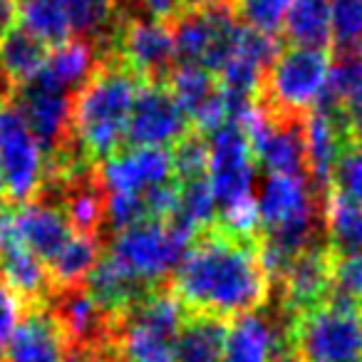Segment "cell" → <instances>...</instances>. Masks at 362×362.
<instances>
[{
	"instance_id": "cell-1",
	"label": "cell",
	"mask_w": 362,
	"mask_h": 362,
	"mask_svg": "<svg viewBox=\"0 0 362 362\" xmlns=\"http://www.w3.org/2000/svg\"><path fill=\"white\" fill-rule=\"evenodd\" d=\"M169 291L192 315L236 320L271 300V281L261 261V236H238L216 223L194 233L169 278Z\"/></svg>"
},
{
	"instance_id": "cell-2",
	"label": "cell",
	"mask_w": 362,
	"mask_h": 362,
	"mask_svg": "<svg viewBox=\"0 0 362 362\" xmlns=\"http://www.w3.org/2000/svg\"><path fill=\"white\" fill-rule=\"evenodd\" d=\"M144 85L141 77L110 50H102L100 65L72 102V141L100 166L124 146L132 105Z\"/></svg>"
},
{
	"instance_id": "cell-3",
	"label": "cell",
	"mask_w": 362,
	"mask_h": 362,
	"mask_svg": "<svg viewBox=\"0 0 362 362\" xmlns=\"http://www.w3.org/2000/svg\"><path fill=\"white\" fill-rule=\"evenodd\" d=\"M293 362H362V305L332 291L327 300L288 317Z\"/></svg>"
},
{
	"instance_id": "cell-4",
	"label": "cell",
	"mask_w": 362,
	"mask_h": 362,
	"mask_svg": "<svg viewBox=\"0 0 362 362\" xmlns=\"http://www.w3.org/2000/svg\"><path fill=\"white\" fill-rule=\"evenodd\" d=\"M187 310L169 286L154 291L127 313L112 315L115 362H176V335Z\"/></svg>"
},
{
	"instance_id": "cell-5",
	"label": "cell",
	"mask_w": 362,
	"mask_h": 362,
	"mask_svg": "<svg viewBox=\"0 0 362 362\" xmlns=\"http://www.w3.org/2000/svg\"><path fill=\"white\" fill-rule=\"evenodd\" d=\"M332 50L283 45L261 77L253 102L268 115L308 117L327 85Z\"/></svg>"
},
{
	"instance_id": "cell-6",
	"label": "cell",
	"mask_w": 362,
	"mask_h": 362,
	"mask_svg": "<svg viewBox=\"0 0 362 362\" xmlns=\"http://www.w3.org/2000/svg\"><path fill=\"white\" fill-rule=\"evenodd\" d=\"M169 28L174 35L176 62L199 65L216 77L233 55L241 33V23L233 13L231 0L184 8L169 23Z\"/></svg>"
},
{
	"instance_id": "cell-7",
	"label": "cell",
	"mask_w": 362,
	"mask_h": 362,
	"mask_svg": "<svg viewBox=\"0 0 362 362\" xmlns=\"http://www.w3.org/2000/svg\"><path fill=\"white\" fill-rule=\"evenodd\" d=\"M192 238L171 221H141L112 233L105 251L119 266L156 286H166Z\"/></svg>"
},
{
	"instance_id": "cell-8",
	"label": "cell",
	"mask_w": 362,
	"mask_h": 362,
	"mask_svg": "<svg viewBox=\"0 0 362 362\" xmlns=\"http://www.w3.org/2000/svg\"><path fill=\"white\" fill-rule=\"evenodd\" d=\"M0 179L6 206L33 202L45 181L42 149L11 100L0 102Z\"/></svg>"
},
{
	"instance_id": "cell-9",
	"label": "cell",
	"mask_w": 362,
	"mask_h": 362,
	"mask_svg": "<svg viewBox=\"0 0 362 362\" xmlns=\"http://www.w3.org/2000/svg\"><path fill=\"white\" fill-rule=\"evenodd\" d=\"M105 50L119 55L141 82H166L169 72L176 67L174 35L166 23L149 21L144 16L119 13Z\"/></svg>"
},
{
	"instance_id": "cell-10",
	"label": "cell",
	"mask_w": 362,
	"mask_h": 362,
	"mask_svg": "<svg viewBox=\"0 0 362 362\" xmlns=\"http://www.w3.org/2000/svg\"><path fill=\"white\" fill-rule=\"evenodd\" d=\"M11 102L25 119L33 136L37 139L45 159L70 144L72 102H75L72 92L52 85L50 80H45L37 72L33 80H28L25 85H18L13 90Z\"/></svg>"
},
{
	"instance_id": "cell-11",
	"label": "cell",
	"mask_w": 362,
	"mask_h": 362,
	"mask_svg": "<svg viewBox=\"0 0 362 362\" xmlns=\"http://www.w3.org/2000/svg\"><path fill=\"white\" fill-rule=\"evenodd\" d=\"M253 171L256 156L243 127L226 122L209 134V181L221 211L253 199Z\"/></svg>"
},
{
	"instance_id": "cell-12",
	"label": "cell",
	"mask_w": 362,
	"mask_h": 362,
	"mask_svg": "<svg viewBox=\"0 0 362 362\" xmlns=\"http://www.w3.org/2000/svg\"><path fill=\"white\" fill-rule=\"evenodd\" d=\"M192 129V122L174 100L166 82H144L132 105L127 122L124 146H166L181 139Z\"/></svg>"
},
{
	"instance_id": "cell-13",
	"label": "cell",
	"mask_w": 362,
	"mask_h": 362,
	"mask_svg": "<svg viewBox=\"0 0 362 362\" xmlns=\"http://www.w3.org/2000/svg\"><path fill=\"white\" fill-rule=\"evenodd\" d=\"M332 266H335V253L327 241L298 253L271 286V296L273 291L278 293V308L288 317H298L327 300L335 288Z\"/></svg>"
},
{
	"instance_id": "cell-14",
	"label": "cell",
	"mask_w": 362,
	"mask_h": 362,
	"mask_svg": "<svg viewBox=\"0 0 362 362\" xmlns=\"http://www.w3.org/2000/svg\"><path fill=\"white\" fill-rule=\"evenodd\" d=\"M107 194L141 197L149 189L174 181L171 151L166 146H129L97 166Z\"/></svg>"
},
{
	"instance_id": "cell-15",
	"label": "cell",
	"mask_w": 362,
	"mask_h": 362,
	"mask_svg": "<svg viewBox=\"0 0 362 362\" xmlns=\"http://www.w3.org/2000/svg\"><path fill=\"white\" fill-rule=\"evenodd\" d=\"M13 226L18 238L30 253H35L42 263H52L67 243L75 238L65 211L50 199H33L21 206H11Z\"/></svg>"
},
{
	"instance_id": "cell-16",
	"label": "cell",
	"mask_w": 362,
	"mask_h": 362,
	"mask_svg": "<svg viewBox=\"0 0 362 362\" xmlns=\"http://www.w3.org/2000/svg\"><path fill=\"white\" fill-rule=\"evenodd\" d=\"M67 340L45 303L23 308L21 322L6 345L3 362H65Z\"/></svg>"
},
{
	"instance_id": "cell-17",
	"label": "cell",
	"mask_w": 362,
	"mask_h": 362,
	"mask_svg": "<svg viewBox=\"0 0 362 362\" xmlns=\"http://www.w3.org/2000/svg\"><path fill=\"white\" fill-rule=\"evenodd\" d=\"M258 202V221L261 231H271L313 209L325 206V199L313 189V184L303 176L268 174Z\"/></svg>"
},
{
	"instance_id": "cell-18",
	"label": "cell",
	"mask_w": 362,
	"mask_h": 362,
	"mask_svg": "<svg viewBox=\"0 0 362 362\" xmlns=\"http://www.w3.org/2000/svg\"><path fill=\"white\" fill-rule=\"evenodd\" d=\"M87 291L92 293L97 303L105 308L110 315H119L127 313L129 308H134L136 303H141L144 298H149L154 291L164 286H156L144 278L134 276L132 271H127L124 266L115 261L107 251H102V258L97 261V266L92 268V273L85 281ZM169 286V283H166Z\"/></svg>"
},
{
	"instance_id": "cell-19",
	"label": "cell",
	"mask_w": 362,
	"mask_h": 362,
	"mask_svg": "<svg viewBox=\"0 0 362 362\" xmlns=\"http://www.w3.org/2000/svg\"><path fill=\"white\" fill-rule=\"evenodd\" d=\"M100 57H102V47L95 40L72 37V40L55 47L47 55V62L40 70V75L45 80H50L52 85L77 95L82 90V85L92 77V72L97 70Z\"/></svg>"
},
{
	"instance_id": "cell-20",
	"label": "cell",
	"mask_w": 362,
	"mask_h": 362,
	"mask_svg": "<svg viewBox=\"0 0 362 362\" xmlns=\"http://www.w3.org/2000/svg\"><path fill=\"white\" fill-rule=\"evenodd\" d=\"M228 320L187 313L176 335V362H221Z\"/></svg>"
},
{
	"instance_id": "cell-21",
	"label": "cell",
	"mask_w": 362,
	"mask_h": 362,
	"mask_svg": "<svg viewBox=\"0 0 362 362\" xmlns=\"http://www.w3.org/2000/svg\"><path fill=\"white\" fill-rule=\"evenodd\" d=\"M47 55H50V47L18 23L6 35H0V75L13 87L33 80L45 67Z\"/></svg>"
},
{
	"instance_id": "cell-22",
	"label": "cell",
	"mask_w": 362,
	"mask_h": 362,
	"mask_svg": "<svg viewBox=\"0 0 362 362\" xmlns=\"http://www.w3.org/2000/svg\"><path fill=\"white\" fill-rule=\"evenodd\" d=\"M16 23L52 50L75 35L65 0H16Z\"/></svg>"
},
{
	"instance_id": "cell-23",
	"label": "cell",
	"mask_w": 362,
	"mask_h": 362,
	"mask_svg": "<svg viewBox=\"0 0 362 362\" xmlns=\"http://www.w3.org/2000/svg\"><path fill=\"white\" fill-rule=\"evenodd\" d=\"M283 28L291 45L330 50V0H291Z\"/></svg>"
},
{
	"instance_id": "cell-24",
	"label": "cell",
	"mask_w": 362,
	"mask_h": 362,
	"mask_svg": "<svg viewBox=\"0 0 362 362\" xmlns=\"http://www.w3.org/2000/svg\"><path fill=\"white\" fill-rule=\"evenodd\" d=\"M325 233L327 246L337 256L362 253V206L337 192L325 197Z\"/></svg>"
},
{
	"instance_id": "cell-25",
	"label": "cell",
	"mask_w": 362,
	"mask_h": 362,
	"mask_svg": "<svg viewBox=\"0 0 362 362\" xmlns=\"http://www.w3.org/2000/svg\"><path fill=\"white\" fill-rule=\"evenodd\" d=\"M102 251H105V241L75 233V238L62 248L60 256L52 263H47L52 288H67L85 283L87 276L92 273V268L102 258Z\"/></svg>"
},
{
	"instance_id": "cell-26",
	"label": "cell",
	"mask_w": 362,
	"mask_h": 362,
	"mask_svg": "<svg viewBox=\"0 0 362 362\" xmlns=\"http://www.w3.org/2000/svg\"><path fill=\"white\" fill-rule=\"evenodd\" d=\"M65 6L70 13L72 33L105 47L122 13V0H65Z\"/></svg>"
},
{
	"instance_id": "cell-27",
	"label": "cell",
	"mask_w": 362,
	"mask_h": 362,
	"mask_svg": "<svg viewBox=\"0 0 362 362\" xmlns=\"http://www.w3.org/2000/svg\"><path fill=\"white\" fill-rule=\"evenodd\" d=\"M322 97L330 100L332 105L342 107V110L362 105V57H360V50L335 52V55H332L330 75H327V85H325V90H322Z\"/></svg>"
},
{
	"instance_id": "cell-28",
	"label": "cell",
	"mask_w": 362,
	"mask_h": 362,
	"mask_svg": "<svg viewBox=\"0 0 362 362\" xmlns=\"http://www.w3.org/2000/svg\"><path fill=\"white\" fill-rule=\"evenodd\" d=\"M238 23L263 35L278 37L283 23H286L291 0H231Z\"/></svg>"
},
{
	"instance_id": "cell-29",
	"label": "cell",
	"mask_w": 362,
	"mask_h": 362,
	"mask_svg": "<svg viewBox=\"0 0 362 362\" xmlns=\"http://www.w3.org/2000/svg\"><path fill=\"white\" fill-rule=\"evenodd\" d=\"M362 45V0H330V47L350 52Z\"/></svg>"
},
{
	"instance_id": "cell-30",
	"label": "cell",
	"mask_w": 362,
	"mask_h": 362,
	"mask_svg": "<svg viewBox=\"0 0 362 362\" xmlns=\"http://www.w3.org/2000/svg\"><path fill=\"white\" fill-rule=\"evenodd\" d=\"M330 192L342 194L350 202L362 206V149L360 146H347L340 154L332 171Z\"/></svg>"
},
{
	"instance_id": "cell-31",
	"label": "cell",
	"mask_w": 362,
	"mask_h": 362,
	"mask_svg": "<svg viewBox=\"0 0 362 362\" xmlns=\"http://www.w3.org/2000/svg\"><path fill=\"white\" fill-rule=\"evenodd\" d=\"M332 283H335V288H332L335 293L362 303V253H347V256L335 253Z\"/></svg>"
},
{
	"instance_id": "cell-32",
	"label": "cell",
	"mask_w": 362,
	"mask_h": 362,
	"mask_svg": "<svg viewBox=\"0 0 362 362\" xmlns=\"http://www.w3.org/2000/svg\"><path fill=\"white\" fill-rule=\"evenodd\" d=\"M23 315V303L8 291V286L0 281V352L8 345L11 335L16 332L18 322Z\"/></svg>"
},
{
	"instance_id": "cell-33",
	"label": "cell",
	"mask_w": 362,
	"mask_h": 362,
	"mask_svg": "<svg viewBox=\"0 0 362 362\" xmlns=\"http://www.w3.org/2000/svg\"><path fill=\"white\" fill-rule=\"evenodd\" d=\"M122 3H129V6L139 8V13H144L149 21L166 23V25L187 8L184 0H122Z\"/></svg>"
},
{
	"instance_id": "cell-34",
	"label": "cell",
	"mask_w": 362,
	"mask_h": 362,
	"mask_svg": "<svg viewBox=\"0 0 362 362\" xmlns=\"http://www.w3.org/2000/svg\"><path fill=\"white\" fill-rule=\"evenodd\" d=\"M342 132H345L347 146L362 149V105L342 110Z\"/></svg>"
},
{
	"instance_id": "cell-35",
	"label": "cell",
	"mask_w": 362,
	"mask_h": 362,
	"mask_svg": "<svg viewBox=\"0 0 362 362\" xmlns=\"http://www.w3.org/2000/svg\"><path fill=\"white\" fill-rule=\"evenodd\" d=\"M187 3V8L192 6H209V3H223V0H184Z\"/></svg>"
},
{
	"instance_id": "cell-36",
	"label": "cell",
	"mask_w": 362,
	"mask_h": 362,
	"mask_svg": "<svg viewBox=\"0 0 362 362\" xmlns=\"http://www.w3.org/2000/svg\"><path fill=\"white\" fill-rule=\"evenodd\" d=\"M0 206H6V192H3V179H0Z\"/></svg>"
},
{
	"instance_id": "cell-37",
	"label": "cell",
	"mask_w": 362,
	"mask_h": 362,
	"mask_svg": "<svg viewBox=\"0 0 362 362\" xmlns=\"http://www.w3.org/2000/svg\"><path fill=\"white\" fill-rule=\"evenodd\" d=\"M0 362H3V355H0Z\"/></svg>"
},
{
	"instance_id": "cell-38",
	"label": "cell",
	"mask_w": 362,
	"mask_h": 362,
	"mask_svg": "<svg viewBox=\"0 0 362 362\" xmlns=\"http://www.w3.org/2000/svg\"><path fill=\"white\" fill-rule=\"evenodd\" d=\"M360 47H362V45H360ZM360 57H362V52H360Z\"/></svg>"
},
{
	"instance_id": "cell-39",
	"label": "cell",
	"mask_w": 362,
	"mask_h": 362,
	"mask_svg": "<svg viewBox=\"0 0 362 362\" xmlns=\"http://www.w3.org/2000/svg\"><path fill=\"white\" fill-rule=\"evenodd\" d=\"M360 305H362V303H360Z\"/></svg>"
}]
</instances>
